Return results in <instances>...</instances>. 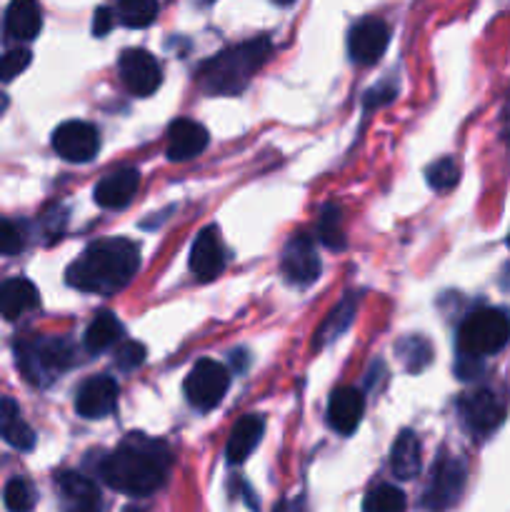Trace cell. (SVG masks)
Segmentation results:
<instances>
[{"mask_svg":"<svg viewBox=\"0 0 510 512\" xmlns=\"http://www.w3.org/2000/svg\"><path fill=\"white\" fill-rule=\"evenodd\" d=\"M268 38H253L245 43L233 45V48L223 50V53L213 55L203 68L198 70L195 80H198L200 90L210 95H235L248 85L270 55Z\"/></svg>","mask_w":510,"mask_h":512,"instance_id":"obj_3","label":"cell"},{"mask_svg":"<svg viewBox=\"0 0 510 512\" xmlns=\"http://www.w3.org/2000/svg\"><path fill=\"white\" fill-rule=\"evenodd\" d=\"M33 60V53L28 48H13L0 58V80H15L20 73H25Z\"/></svg>","mask_w":510,"mask_h":512,"instance_id":"obj_32","label":"cell"},{"mask_svg":"<svg viewBox=\"0 0 510 512\" xmlns=\"http://www.w3.org/2000/svg\"><path fill=\"white\" fill-rule=\"evenodd\" d=\"M283 275L295 285H310L320 278V258L308 233H295L283 250Z\"/></svg>","mask_w":510,"mask_h":512,"instance_id":"obj_11","label":"cell"},{"mask_svg":"<svg viewBox=\"0 0 510 512\" xmlns=\"http://www.w3.org/2000/svg\"><path fill=\"white\" fill-rule=\"evenodd\" d=\"M140 265V250L125 238H105L88 245L65 270L70 288L83 293L110 295L130 283Z\"/></svg>","mask_w":510,"mask_h":512,"instance_id":"obj_2","label":"cell"},{"mask_svg":"<svg viewBox=\"0 0 510 512\" xmlns=\"http://www.w3.org/2000/svg\"><path fill=\"white\" fill-rule=\"evenodd\" d=\"M158 10V3H153V0H123L115 8V15L125 28H148Z\"/></svg>","mask_w":510,"mask_h":512,"instance_id":"obj_25","label":"cell"},{"mask_svg":"<svg viewBox=\"0 0 510 512\" xmlns=\"http://www.w3.org/2000/svg\"><path fill=\"white\" fill-rule=\"evenodd\" d=\"M363 413H365V400L360 390L338 388L333 395H330L328 420L340 435L355 433L360 420H363Z\"/></svg>","mask_w":510,"mask_h":512,"instance_id":"obj_17","label":"cell"},{"mask_svg":"<svg viewBox=\"0 0 510 512\" xmlns=\"http://www.w3.org/2000/svg\"><path fill=\"white\" fill-rule=\"evenodd\" d=\"M43 28V13L40 5L33 0H15L5 10V30L15 40H33Z\"/></svg>","mask_w":510,"mask_h":512,"instance_id":"obj_22","label":"cell"},{"mask_svg":"<svg viewBox=\"0 0 510 512\" xmlns=\"http://www.w3.org/2000/svg\"><path fill=\"white\" fill-rule=\"evenodd\" d=\"M120 338H123V323L110 310H100L85 330V348L90 353H103V350L113 348Z\"/></svg>","mask_w":510,"mask_h":512,"instance_id":"obj_24","label":"cell"},{"mask_svg":"<svg viewBox=\"0 0 510 512\" xmlns=\"http://www.w3.org/2000/svg\"><path fill=\"white\" fill-rule=\"evenodd\" d=\"M225 268V250L218 228H205L190 248V270L200 280H215Z\"/></svg>","mask_w":510,"mask_h":512,"instance_id":"obj_14","label":"cell"},{"mask_svg":"<svg viewBox=\"0 0 510 512\" xmlns=\"http://www.w3.org/2000/svg\"><path fill=\"white\" fill-rule=\"evenodd\" d=\"M465 488V465L460 458H450L445 455L443 460H438V465L433 468L430 475V485L425 490V508L430 512H443L450 505L458 503L460 493Z\"/></svg>","mask_w":510,"mask_h":512,"instance_id":"obj_7","label":"cell"},{"mask_svg":"<svg viewBox=\"0 0 510 512\" xmlns=\"http://www.w3.org/2000/svg\"><path fill=\"white\" fill-rule=\"evenodd\" d=\"M505 403L498 393L488 388L473 390L460 398V418L465 428L475 435H488L505 420Z\"/></svg>","mask_w":510,"mask_h":512,"instance_id":"obj_8","label":"cell"},{"mask_svg":"<svg viewBox=\"0 0 510 512\" xmlns=\"http://www.w3.org/2000/svg\"><path fill=\"white\" fill-rule=\"evenodd\" d=\"M53 148L68 163H88L98 155L100 135L85 120H65L53 133Z\"/></svg>","mask_w":510,"mask_h":512,"instance_id":"obj_9","label":"cell"},{"mask_svg":"<svg viewBox=\"0 0 510 512\" xmlns=\"http://www.w3.org/2000/svg\"><path fill=\"white\" fill-rule=\"evenodd\" d=\"M318 238L320 243L328 245L330 250H343L345 248V233H343V215H340L338 205H325L320 210L318 220Z\"/></svg>","mask_w":510,"mask_h":512,"instance_id":"obj_26","label":"cell"},{"mask_svg":"<svg viewBox=\"0 0 510 512\" xmlns=\"http://www.w3.org/2000/svg\"><path fill=\"white\" fill-rule=\"evenodd\" d=\"M503 140L510 145V95L505 100V108H503Z\"/></svg>","mask_w":510,"mask_h":512,"instance_id":"obj_36","label":"cell"},{"mask_svg":"<svg viewBox=\"0 0 510 512\" xmlns=\"http://www.w3.org/2000/svg\"><path fill=\"white\" fill-rule=\"evenodd\" d=\"M140 188V173L135 168H120L115 173L105 175L95 188V203L100 208L118 210L133 200V195Z\"/></svg>","mask_w":510,"mask_h":512,"instance_id":"obj_16","label":"cell"},{"mask_svg":"<svg viewBox=\"0 0 510 512\" xmlns=\"http://www.w3.org/2000/svg\"><path fill=\"white\" fill-rule=\"evenodd\" d=\"M18 368L33 385L50 383V378L65 373L75 363V348L65 338L20 340L15 345Z\"/></svg>","mask_w":510,"mask_h":512,"instance_id":"obj_5","label":"cell"},{"mask_svg":"<svg viewBox=\"0 0 510 512\" xmlns=\"http://www.w3.org/2000/svg\"><path fill=\"white\" fill-rule=\"evenodd\" d=\"M125 512H143V510H140V508H128Z\"/></svg>","mask_w":510,"mask_h":512,"instance_id":"obj_38","label":"cell"},{"mask_svg":"<svg viewBox=\"0 0 510 512\" xmlns=\"http://www.w3.org/2000/svg\"><path fill=\"white\" fill-rule=\"evenodd\" d=\"M38 305V290L30 280L10 278L0 283V315L5 320H18Z\"/></svg>","mask_w":510,"mask_h":512,"instance_id":"obj_21","label":"cell"},{"mask_svg":"<svg viewBox=\"0 0 510 512\" xmlns=\"http://www.w3.org/2000/svg\"><path fill=\"white\" fill-rule=\"evenodd\" d=\"M0 435H3L5 443L15 450H28L35 448V433L28 423L23 420L18 403L13 398L0 400Z\"/></svg>","mask_w":510,"mask_h":512,"instance_id":"obj_20","label":"cell"},{"mask_svg":"<svg viewBox=\"0 0 510 512\" xmlns=\"http://www.w3.org/2000/svg\"><path fill=\"white\" fill-rule=\"evenodd\" d=\"M398 355L410 373H420V370H425L430 365L433 350H430L428 340L425 338H405L403 343L398 345Z\"/></svg>","mask_w":510,"mask_h":512,"instance_id":"obj_29","label":"cell"},{"mask_svg":"<svg viewBox=\"0 0 510 512\" xmlns=\"http://www.w3.org/2000/svg\"><path fill=\"white\" fill-rule=\"evenodd\" d=\"M405 495L395 485H378L363 500L365 512H405Z\"/></svg>","mask_w":510,"mask_h":512,"instance_id":"obj_27","label":"cell"},{"mask_svg":"<svg viewBox=\"0 0 510 512\" xmlns=\"http://www.w3.org/2000/svg\"><path fill=\"white\" fill-rule=\"evenodd\" d=\"M508 245H510V235H508Z\"/></svg>","mask_w":510,"mask_h":512,"instance_id":"obj_39","label":"cell"},{"mask_svg":"<svg viewBox=\"0 0 510 512\" xmlns=\"http://www.w3.org/2000/svg\"><path fill=\"white\" fill-rule=\"evenodd\" d=\"M65 512H100V493L93 480L78 473H63L58 478Z\"/></svg>","mask_w":510,"mask_h":512,"instance_id":"obj_19","label":"cell"},{"mask_svg":"<svg viewBox=\"0 0 510 512\" xmlns=\"http://www.w3.org/2000/svg\"><path fill=\"white\" fill-rule=\"evenodd\" d=\"M265 433V420L260 415H243L230 430L228 445H225V458L230 465H243L250 458L255 448H258L260 438Z\"/></svg>","mask_w":510,"mask_h":512,"instance_id":"obj_18","label":"cell"},{"mask_svg":"<svg viewBox=\"0 0 510 512\" xmlns=\"http://www.w3.org/2000/svg\"><path fill=\"white\" fill-rule=\"evenodd\" d=\"M230 388V373L225 365L215 363V360H198L195 368L190 370L185 378V395L190 403L200 410H210L225 398Z\"/></svg>","mask_w":510,"mask_h":512,"instance_id":"obj_6","label":"cell"},{"mask_svg":"<svg viewBox=\"0 0 510 512\" xmlns=\"http://www.w3.org/2000/svg\"><path fill=\"white\" fill-rule=\"evenodd\" d=\"M25 248V235L13 220L0 218V255H18Z\"/></svg>","mask_w":510,"mask_h":512,"instance_id":"obj_33","label":"cell"},{"mask_svg":"<svg viewBox=\"0 0 510 512\" xmlns=\"http://www.w3.org/2000/svg\"><path fill=\"white\" fill-rule=\"evenodd\" d=\"M145 360V345L140 343H123L118 348V353H115V363H118L120 370H135L140 368Z\"/></svg>","mask_w":510,"mask_h":512,"instance_id":"obj_34","label":"cell"},{"mask_svg":"<svg viewBox=\"0 0 510 512\" xmlns=\"http://www.w3.org/2000/svg\"><path fill=\"white\" fill-rule=\"evenodd\" d=\"M118 70L125 88L133 95H138V98L153 95L155 90L160 88V83H163V68H160L158 60L143 48L125 50L118 60Z\"/></svg>","mask_w":510,"mask_h":512,"instance_id":"obj_10","label":"cell"},{"mask_svg":"<svg viewBox=\"0 0 510 512\" xmlns=\"http://www.w3.org/2000/svg\"><path fill=\"white\" fill-rule=\"evenodd\" d=\"M390 468L398 480H413L420 470V440L413 430H403L390 450Z\"/></svg>","mask_w":510,"mask_h":512,"instance_id":"obj_23","label":"cell"},{"mask_svg":"<svg viewBox=\"0 0 510 512\" xmlns=\"http://www.w3.org/2000/svg\"><path fill=\"white\" fill-rule=\"evenodd\" d=\"M3 500L8 512H33L35 490L25 478H13L3 490Z\"/></svg>","mask_w":510,"mask_h":512,"instance_id":"obj_30","label":"cell"},{"mask_svg":"<svg viewBox=\"0 0 510 512\" xmlns=\"http://www.w3.org/2000/svg\"><path fill=\"white\" fill-rule=\"evenodd\" d=\"M205 145H208V130L200 123H195V120L180 118L168 128V148H165V155L173 163H183V160H190L203 153Z\"/></svg>","mask_w":510,"mask_h":512,"instance_id":"obj_15","label":"cell"},{"mask_svg":"<svg viewBox=\"0 0 510 512\" xmlns=\"http://www.w3.org/2000/svg\"><path fill=\"white\" fill-rule=\"evenodd\" d=\"M8 103H10V100H8V95H5V93H0V115H3L5 110H8Z\"/></svg>","mask_w":510,"mask_h":512,"instance_id":"obj_37","label":"cell"},{"mask_svg":"<svg viewBox=\"0 0 510 512\" xmlns=\"http://www.w3.org/2000/svg\"><path fill=\"white\" fill-rule=\"evenodd\" d=\"M168 465L170 453L160 440L128 435L123 445L100 463V478L118 493L145 498L165 483Z\"/></svg>","mask_w":510,"mask_h":512,"instance_id":"obj_1","label":"cell"},{"mask_svg":"<svg viewBox=\"0 0 510 512\" xmlns=\"http://www.w3.org/2000/svg\"><path fill=\"white\" fill-rule=\"evenodd\" d=\"M115 400H118V383L110 375H95L80 385L78 395H75V410L83 418L98 420L113 413Z\"/></svg>","mask_w":510,"mask_h":512,"instance_id":"obj_13","label":"cell"},{"mask_svg":"<svg viewBox=\"0 0 510 512\" xmlns=\"http://www.w3.org/2000/svg\"><path fill=\"white\" fill-rule=\"evenodd\" d=\"M390 28L380 18H363L350 28L348 55L355 63H375L388 50Z\"/></svg>","mask_w":510,"mask_h":512,"instance_id":"obj_12","label":"cell"},{"mask_svg":"<svg viewBox=\"0 0 510 512\" xmlns=\"http://www.w3.org/2000/svg\"><path fill=\"white\" fill-rule=\"evenodd\" d=\"M510 343V313L503 308H478L458 330L460 358L480 360L495 355Z\"/></svg>","mask_w":510,"mask_h":512,"instance_id":"obj_4","label":"cell"},{"mask_svg":"<svg viewBox=\"0 0 510 512\" xmlns=\"http://www.w3.org/2000/svg\"><path fill=\"white\" fill-rule=\"evenodd\" d=\"M353 318H355V303H353V295H348V298H345L343 303L330 313V318L325 320L318 338H315V345H323L328 343V340H335L338 335H343L345 330L350 328V323H353Z\"/></svg>","mask_w":510,"mask_h":512,"instance_id":"obj_28","label":"cell"},{"mask_svg":"<svg viewBox=\"0 0 510 512\" xmlns=\"http://www.w3.org/2000/svg\"><path fill=\"white\" fill-rule=\"evenodd\" d=\"M425 178H428L430 188L438 190V193H443V190H450L455 183H458L460 168L453 158H440V160H435L428 170H425Z\"/></svg>","mask_w":510,"mask_h":512,"instance_id":"obj_31","label":"cell"},{"mask_svg":"<svg viewBox=\"0 0 510 512\" xmlns=\"http://www.w3.org/2000/svg\"><path fill=\"white\" fill-rule=\"evenodd\" d=\"M115 23V10L110 8H98L93 15V35H108L110 28Z\"/></svg>","mask_w":510,"mask_h":512,"instance_id":"obj_35","label":"cell"}]
</instances>
